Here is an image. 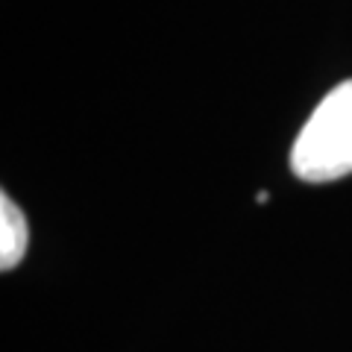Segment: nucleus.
Here are the masks:
<instances>
[{
	"instance_id": "nucleus-1",
	"label": "nucleus",
	"mask_w": 352,
	"mask_h": 352,
	"mask_svg": "<svg viewBox=\"0 0 352 352\" xmlns=\"http://www.w3.org/2000/svg\"><path fill=\"white\" fill-rule=\"evenodd\" d=\"M302 182H335L352 173V80L335 85L305 120L291 150Z\"/></svg>"
},
{
	"instance_id": "nucleus-2",
	"label": "nucleus",
	"mask_w": 352,
	"mask_h": 352,
	"mask_svg": "<svg viewBox=\"0 0 352 352\" xmlns=\"http://www.w3.org/2000/svg\"><path fill=\"white\" fill-rule=\"evenodd\" d=\"M30 244V226L24 212L3 194L0 197V270H12L21 264Z\"/></svg>"
}]
</instances>
